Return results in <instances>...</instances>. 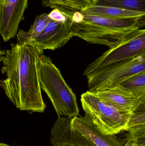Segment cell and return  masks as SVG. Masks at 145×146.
I'll return each instance as SVG.
<instances>
[{
	"label": "cell",
	"mask_w": 145,
	"mask_h": 146,
	"mask_svg": "<svg viewBox=\"0 0 145 146\" xmlns=\"http://www.w3.org/2000/svg\"><path fill=\"white\" fill-rule=\"evenodd\" d=\"M1 54V71L7 78L1 86L9 100L20 110L44 112L38 69L43 52L31 44L18 42Z\"/></svg>",
	"instance_id": "1"
},
{
	"label": "cell",
	"mask_w": 145,
	"mask_h": 146,
	"mask_svg": "<svg viewBox=\"0 0 145 146\" xmlns=\"http://www.w3.org/2000/svg\"><path fill=\"white\" fill-rule=\"evenodd\" d=\"M41 88L52 102L58 116L79 115L76 97L50 57L42 54L38 64Z\"/></svg>",
	"instance_id": "2"
},
{
	"label": "cell",
	"mask_w": 145,
	"mask_h": 146,
	"mask_svg": "<svg viewBox=\"0 0 145 146\" xmlns=\"http://www.w3.org/2000/svg\"><path fill=\"white\" fill-rule=\"evenodd\" d=\"M81 103L100 131L106 135H116L129 130L132 113L121 112L101 100L95 93L87 91L81 96Z\"/></svg>",
	"instance_id": "3"
},
{
	"label": "cell",
	"mask_w": 145,
	"mask_h": 146,
	"mask_svg": "<svg viewBox=\"0 0 145 146\" xmlns=\"http://www.w3.org/2000/svg\"><path fill=\"white\" fill-rule=\"evenodd\" d=\"M145 71V52L127 60L83 73L87 80L88 91L95 92L120 85L131 76Z\"/></svg>",
	"instance_id": "4"
},
{
	"label": "cell",
	"mask_w": 145,
	"mask_h": 146,
	"mask_svg": "<svg viewBox=\"0 0 145 146\" xmlns=\"http://www.w3.org/2000/svg\"><path fill=\"white\" fill-rule=\"evenodd\" d=\"M145 52V29H139L118 45L102 54L88 65L84 72H89L121 63Z\"/></svg>",
	"instance_id": "5"
},
{
	"label": "cell",
	"mask_w": 145,
	"mask_h": 146,
	"mask_svg": "<svg viewBox=\"0 0 145 146\" xmlns=\"http://www.w3.org/2000/svg\"><path fill=\"white\" fill-rule=\"evenodd\" d=\"M72 27L74 36L89 43L108 46L109 48L115 47L139 30H115L87 22L83 18L78 22L72 21Z\"/></svg>",
	"instance_id": "6"
},
{
	"label": "cell",
	"mask_w": 145,
	"mask_h": 146,
	"mask_svg": "<svg viewBox=\"0 0 145 146\" xmlns=\"http://www.w3.org/2000/svg\"><path fill=\"white\" fill-rule=\"evenodd\" d=\"M67 14L69 18L66 21L50 20L39 36L30 44L42 52L46 50H54L64 46L74 37L72 21L70 14Z\"/></svg>",
	"instance_id": "7"
},
{
	"label": "cell",
	"mask_w": 145,
	"mask_h": 146,
	"mask_svg": "<svg viewBox=\"0 0 145 146\" xmlns=\"http://www.w3.org/2000/svg\"><path fill=\"white\" fill-rule=\"evenodd\" d=\"M28 3V0L0 1V33L4 42L17 36Z\"/></svg>",
	"instance_id": "8"
},
{
	"label": "cell",
	"mask_w": 145,
	"mask_h": 146,
	"mask_svg": "<svg viewBox=\"0 0 145 146\" xmlns=\"http://www.w3.org/2000/svg\"><path fill=\"white\" fill-rule=\"evenodd\" d=\"M72 118L59 116L50 134L53 146H96L72 125Z\"/></svg>",
	"instance_id": "9"
},
{
	"label": "cell",
	"mask_w": 145,
	"mask_h": 146,
	"mask_svg": "<svg viewBox=\"0 0 145 146\" xmlns=\"http://www.w3.org/2000/svg\"><path fill=\"white\" fill-rule=\"evenodd\" d=\"M72 125L96 146H123L122 141L116 135L101 133L87 114L72 118Z\"/></svg>",
	"instance_id": "10"
},
{
	"label": "cell",
	"mask_w": 145,
	"mask_h": 146,
	"mask_svg": "<svg viewBox=\"0 0 145 146\" xmlns=\"http://www.w3.org/2000/svg\"><path fill=\"white\" fill-rule=\"evenodd\" d=\"M93 93L105 103L123 113H133L138 102V98L132 92L120 85Z\"/></svg>",
	"instance_id": "11"
},
{
	"label": "cell",
	"mask_w": 145,
	"mask_h": 146,
	"mask_svg": "<svg viewBox=\"0 0 145 146\" xmlns=\"http://www.w3.org/2000/svg\"><path fill=\"white\" fill-rule=\"evenodd\" d=\"M81 13L83 16V19L85 21L115 30H138L145 26V15L121 19H108Z\"/></svg>",
	"instance_id": "12"
},
{
	"label": "cell",
	"mask_w": 145,
	"mask_h": 146,
	"mask_svg": "<svg viewBox=\"0 0 145 146\" xmlns=\"http://www.w3.org/2000/svg\"><path fill=\"white\" fill-rule=\"evenodd\" d=\"M81 12L87 14L108 19H121L145 15V14L140 12L130 11L115 7L95 6L91 4Z\"/></svg>",
	"instance_id": "13"
},
{
	"label": "cell",
	"mask_w": 145,
	"mask_h": 146,
	"mask_svg": "<svg viewBox=\"0 0 145 146\" xmlns=\"http://www.w3.org/2000/svg\"><path fill=\"white\" fill-rule=\"evenodd\" d=\"M50 20L49 14L46 13L37 16L34 23L28 31L20 30L18 32L16 36L18 42L22 44L30 43L39 36Z\"/></svg>",
	"instance_id": "14"
},
{
	"label": "cell",
	"mask_w": 145,
	"mask_h": 146,
	"mask_svg": "<svg viewBox=\"0 0 145 146\" xmlns=\"http://www.w3.org/2000/svg\"><path fill=\"white\" fill-rule=\"evenodd\" d=\"M92 0H42L44 7L58 9L65 13L82 11L88 7Z\"/></svg>",
	"instance_id": "15"
},
{
	"label": "cell",
	"mask_w": 145,
	"mask_h": 146,
	"mask_svg": "<svg viewBox=\"0 0 145 146\" xmlns=\"http://www.w3.org/2000/svg\"><path fill=\"white\" fill-rule=\"evenodd\" d=\"M90 4L115 7L145 14V0H92Z\"/></svg>",
	"instance_id": "16"
},
{
	"label": "cell",
	"mask_w": 145,
	"mask_h": 146,
	"mask_svg": "<svg viewBox=\"0 0 145 146\" xmlns=\"http://www.w3.org/2000/svg\"><path fill=\"white\" fill-rule=\"evenodd\" d=\"M120 86L139 98L145 93V71L127 78Z\"/></svg>",
	"instance_id": "17"
},
{
	"label": "cell",
	"mask_w": 145,
	"mask_h": 146,
	"mask_svg": "<svg viewBox=\"0 0 145 146\" xmlns=\"http://www.w3.org/2000/svg\"><path fill=\"white\" fill-rule=\"evenodd\" d=\"M126 134L125 141H133L138 146H145V124L129 129Z\"/></svg>",
	"instance_id": "18"
},
{
	"label": "cell",
	"mask_w": 145,
	"mask_h": 146,
	"mask_svg": "<svg viewBox=\"0 0 145 146\" xmlns=\"http://www.w3.org/2000/svg\"><path fill=\"white\" fill-rule=\"evenodd\" d=\"M144 124H145V113L139 114L132 113L129 123V129L134 127Z\"/></svg>",
	"instance_id": "19"
},
{
	"label": "cell",
	"mask_w": 145,
	"mask_h": 146,
	"mask_svg": "<svg viewBox=\"0 0 145 146\" xmlns=\"http://www.w3.org/2000/svg\"><path fill=\"white\" fill-rule=\"evenodd\" d=\"M49 15L51 19L56 21H66L69 18L68 14L64 13L58 9H53L49 14Z\"/></svg>",
	"instance_id": "20"
},
{
	"label": "cell",
	"mask_w": 145,
	"mask_h": 146,
	"mask_svg": "<svg viewBox=\"0 0 145 146\" xmlns=\"http://www.w3.org/2000/svg\"><path fill=\"white\" fill-rule=\"evenodd\" d=\"M145 113V93L138 99L137 105L134 110L133 114Z\"/></svg>",
	"instance_id": "21"
},
{
	"label": "cell",
	"mask_w": 145,
	"mask_h": 146,
	"mask_svg": "<svg viewBox=\"0 0 145 146\" xmlns=\"http://www.w3.org/2000/svg\"><path fill=\"white\" fill-rule=\"evenodd\" d=\"M125 146H138L137 143L133 141H128L125 142Z\"/></svg>",
	"instance_id": "22"
},
{
	"label": "cell",
	"mask_w": 145,
	"mask_h": 146,
	"mask_svg": "<svg viewBox=\"0 0 145 146\" xmlns=\"http://www.w3.org/2000/svg\"><path fill=\"white\" fill-rule=\"evenodd\" d=\"M0 146H11L9 145H7V144H5V143H1L0 144Z\"/></svg>",
	"instance_id": "23"
},
{
	"label": "cell",
	"mask_w": 145,
	"mask_h": 146,
	"mask_svg": "<svg viewBox=\"0 0 145 146\" xmlns=\"http://www.w3.org/2000/svg\"><path fill=\"white\" fill-rule=\"evenodd\" d=\"M0 1H1V0H0Z\"/></svg>",
	"instance_id": "24"
}]
</instances>
